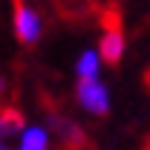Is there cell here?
<instances>
[{
  "label": "cell",
  "instance_id": "6da1fadb",
  "mask_svg": "<svg viewBox=\"0 0 150 150\" xmlns=\"http://www.w3.org/2000/svg\"><path fill=\"white\" fill-rule=\"evenodd\" d=\"M49 127H52V133L58 136L61 150H84L87 136H84V130H81L75 121L64 118V115H58V112H49Z\"/></svg>",
  "mask_w": 150,
  "mask_h": 150
},
{
  "label": "cell",
  "instance_id": "ba28073f",
  "mask_svg": "<svg viewBox=\"0 0 150 150\" xmlns=\"http://www.w3.org/2000/svg\"><path fill=\"white\" fill-rule=\"evenodd\" d=\"M0 150H9V139L6 136H0Z\"/></svg>",
  "mask_w": 150,
  "mask_h": 150
},
{
  "label": "cell",
  "instance_id": "3957f363",
  "mask_svg": "<svg viewBox=\"0 0 150 150\" xmlns=\"http://www.w3.org/2000/svg\"><path fill=\"white\" fill-rule=\"evenodd\" d=\"M15 29H18L20 43H29V46L40 38V20L29 6H23V0L15 3Z\"/></svg>",
  "mask_w": 150,
  "mask_h": 150
},
{
  "label": "cell",
  "instance_id": "9c48e42d",
  "mask_svg": "<svg viewBox=\"0 0 150 150\" xmlns=\"http://www.w3.org/2000/svg\"><path fill=\"white\" fill-rule=\"evenodd\" d=\"M0 90H3V78H0Z\"/></svg>",
  "mask_w": 150,
  "mask_h": 150
},
{
  "label": "cell",
  "instance_id": "277c9868",
  "mask_svg": "<svg viewBox=\"0 0 150 150\" xmlns=\"http://www.w3.org/2000/svg\"><path fill=\"white\" fill-rule=\"evenodd\" d=\"M121 52H124V38H121V29H107L104 38H101V58L115 67L121 61Z\"/></svg>",
  "mask_w": 150,
  "mask_h": 150
},
{
  "label": "cell",
  "instance_id": "5b68a950",
  "mask_svg": "<svg viewBox=\"0 0 150 150\" xmlns=\"http://www.w3.org/2000/svg\"><path fill=\"white\" fill-rule=\"evenodd\" d=\"M23 124H26V118H23V112L18 107H12V104L0 107V136L12 139V136L23 133Z\"/></svg>",
  "mask_w": 150,
  "mask_h": 150
},
{
  "label": "cell",
  "instance_id": "52a82bcc",
  "mask_svg": "<svg viewBox=\"0 0 150 150\" xmlns=\"http://www.w3.org/2000/svg\"><path fill=\"white\" fill-rule=\"evenodd\" d=\"M95 72H98V55L90 49L78 58V75L81 78H95Z\"/></svg>",
  "mask_w": 150,
  "mask_h": 150
},
{
  "label": "cell",
  "instance_id": "7a4b0ae2",
  "mask_svg": "<svg viewBox=\"0 0 150 150\" xmlns=\"http://www.w3.org/2000/svg\"><path fill=\"white\" fill-rule=\"evenodd\" d=\"M78 101L95 115H104L110 110V98H107V87L98 84L95 78H81L78 81Z\"/></svg>",
  "mask_w": 150,
  "mask_h": 150
},
{
  "label": "cell",
  "instance_id": "8992f818",
  "mask_svg": "<svg viewBox=\"0 0 150 150\" xmlns=\"http://www.w3.org/2000/svg\"><path fill=\"white\" fill-rule=\"evenodd\" d=\"M46 147H49L46 130H40V127H32V130L23 133V139H20V147H18V150H46Z\"/></svg>",
  "mask_w": 150,
  "mask_h": 150
}]
</instances>
